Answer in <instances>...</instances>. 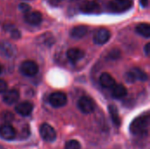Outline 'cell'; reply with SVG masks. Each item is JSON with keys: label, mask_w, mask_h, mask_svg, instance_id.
Listing matches in <instances>:
<instances>
[{"label": "cell", "mask_w": 150, "mask_h": 149, "mask_svg": "<svg viewBox=\"0 0 150 149\" xmlns=\"http://www.w3.org/2000/svg\"><path fill=\"white\" fill-rule=\"evenodd\" d=\"M149 114H144L136 118L130 125V132L134 135L146 136L149 131Z\"/></svg>", "instance_id": "1"}, {"label": "cell", "mask_w": 150, "mask_h": 149, "mask_svg": "<svg viewBox=\"0 0 150 149\" xmlns=\"http://www.w3.org/2000/svg\"><path fill=\"white\" fill-rule=\"evenodd\" d=\"M108 6L114 12H124L133 6V2L132 0H112Z\"/></svg>", "instance_id": "2"}, {"label": "cell", "mask_w": 150, "mask_h": 149, "mask_svg": "<svg viewBox=\"0 0 150 149\" xmlns=\"http://www.w3.org/2000/svg\"><path fill=\"white\" fill-rule=\"evenodd\" d=\"M19 70L25 76H33L38 73L39 67L35 61L28 60V61H25L24 62H22V64L20 65Z\"/></svg>", "instance_id": "3"}, {"label": "cell", "mask_w": 150, "mask_h": 149, "mask_svg": "<svg viewBox=\"0 0 150 149\" xmlns=\"http://www.w3.org/2000/svg\"><path fill=\"white\" fill-rule=\"evenodd\" d=\"M40 134L41 138L47 142H53L56 139L55 130L47 123H44L40 127Z\"/></svg>", "instance_id": "4"}, {"label": "cell", "mask_w": 150, "mask_h": 149, "mask_svg": "<svg viewBox=\"0 0 150 149\" xmlns=\"http://www.w3.org/2000/svg\"><path fill=\"white\" fill-rule=\"evenodd\" d=\"M49 104L54 108L62 107L67 104V97L63 92H54L49 96Z\"/></svg>", "instance_id": "5"}, {"label": "cell", "mask_w": 150, "mask_h": 149, "mask_svg": "<svg viewBox=\"0 0 150 149\" xmlns=\"http://www.w3.org/2000/svg\"><path fill=\"white\" fill-rule=\"evenodd\" d=\"M77 106H78V109L84 114H90L95 109L93 101L88 97H80V99L77 102Z\"/></svg>", "instance_id": "6"}, {"label": "cell", "mask_w": 150, "mask_h": 149, "mask_svg": "<svg viewBox=\"0 0 150 149\" xmlns=\"http://www.w3.org/2000/svg\"><path fill=\"white\" fill-rule=\"evenodd\" d=\"M111 37V32L109 30L105 28H99L98 30L96 31L94 37H93V41L97 45H103L106 43Z\"/></svg>", "instance_id": "7"}, {"label": "cell", "mask_w": 150, "mask_h": 149, "mask_svg": "<svg viewBox=\"0 0 150 149\" xmlns=\"http://www.w3.org/2000/svg\"><path fill=\"white\" fill-rule=\"evenodd\" d=\"M17 53L15 46L8 41H3L0 43V54L5 58H12Z\"/></svg>", "instance_id": "8"}, {"label": "cell", "mask_w": 150, "mask_h": 149, "mask_svg": "<svg viewBox=\"0 0 150 149\" xmlns=\"http://www.w3.org/2000/svg\"><path fill=\"white\" fill-rule=\"evenodd\" d=\"M0 137L6 141H11L16 137V131L10 124L0 126Z\"/></svg>", "instance_id": "9"}, {"label": "cell", "mask_w": 150, "mask_h": 149, "mask_svg": "<svg viewBox=\"0 0 150 149\" xmlns=\"http://www.w3.org/2000/svg\"><path fill=\"white\" fill-rule=\"evenodd\" d=\"M25 21L32 25H38L42 21V14L38 11H29L25 15Z\"/></svg>", "instance_id": "10"}, {"label": "cell", "mask_w": 150, "mask_h": 149, "mask_svg": "<svg viewBox=\"0 0 150 149\" xmlns=\"http://www.w3.org/2000/svg\"><path fill=\"white\" fill-rule=\"evenodd\" d=\"M33 104L28 101L22 102L15 107L16 112L19 114L20 116H24V117L30 115L33 112Z\"/></svg>", "instance_id": "11"}, {"label": "cell", "mask_w": 150, "mask_h": 149, "mask_svg": "<svg viewBox=\"0 0 150 149\" xmlns=\"http://www.w3.org/2000/svg\"><path fill=\"white\" fill-rule=\"evenodd\" d=\"M81 11L87 14H96L100 11V6L96 1H87L81 6Z\"/></svg>", "instance_id": "12"}, {"label": "cell", "mask_w": 150, "mask_h": 149, "mask_svg": "<svg viewBox=\"0 0 150 149\" xmlns=\"http://www.w3.org/2000/svg\"><path fill=\"white\" fill-rule=\"evenodd\" d=\"M67 57L69 61L73 64L76 63L78 61L84 57V52L79 48H69L67 51Z\"/></svg>", "instance_id": "13"}, {"label": "cell", "mask_w": 150, "mask_h": 149, "mask_svg": "<svg viewBox=\"0 0 150 149\" xmlns=\"http://www.w3.org/2000/svg\"><path fill=\"white\" fill-rule=\"evenodd\" d=\"M19 99V92L17 90L11 89L4 92L3 101L7 105H13Z\"/></svg>", "instance_id": "14"}, {"label": "cell", "mask_w": 150, "mask_h": 149, "mask_svg": "<svg viewBox=\"0 0 150 149\" xmlns=\"http://www.w3.org/2000/svg\"><path fill=\"white\" fill-rule=\"evenodd\" d=\"M88 32V27L86 25H76L70 31V36L74 39H81L84 37Z\"/></svg>", "instance_id": "15"}, {"label": "cell", "mask_w": 150, "mask_h": 149, "mask_svg": "<svg viewBox=\"0 0 150 149\" xmlns=\"http://www.w3.org/2000/svg\"><path fill=\"white\" fill-rule=\"evenodd\" d=\"M99 83L104 88H112L116 84L114 78L108 73H103L100 76Z\"/></svg>", "instance_id": "16"}, {"label": "cell", "mask_w": 150, "mask_h": 149, "mask_svg": "<svg viewBox=\"0 0 150 149\" xmlns=\"http://www.w3.org/2000/svg\"><path fill=\"white\" fill-rule=\"evenodd\" d=\"M127 94V88L122 84H115L112 88V96L114 98H122Z\"/></svg>", "instance_id": "17"}, {"label": "cell", "mask_w": 150, "mask_h": 149, "mask_svg": "<svg viewBox=\"0 0 150 149\" xmlns=\"http://www.w3.org/2000/svg\"><path fill=\"white\" fill-rule=\"evenodd\" d=\"M108 111H109V113H110V116L112 119V122L117 126H120V115H119V111L117 109V107L113 105H110L108 106Z\"/></svg>", "instance_id": "18"}, {"label": "cell", "mask_w": 150, "mask_h": 149, "mask_svg": "<svg viewBox=\"0 0 150 149\" xmlns=\"http://www.w3.org/2000/svg\"><path fill=\"white\" fill-rule=\"evenodd\" d=\"M135 31L138 34H140L145 38H149L150 37V25L148 23L139 24L136 26Z\"/></svg>", "instance_id": "19"}, {"label": "cell", "mask_w": 150, "mask_h": 149, "mask_svg": "<svg viewBox=\"0 0 150 149\" xmlns=\"http://www.w3.org/2000/svg\"><path fill=\"white\" fill-rule=\"evenodd\" d=\"M133 75L134 76L136 80H141V81H147L148 80V75L142 71V69L138 68H134L132 70H130Z\"/></svg>", "instance_id": "20"}, {"label": "cell", "mask_w": 150, "mask_h": 149, "mask_svg": "<svg viewBox=\"0 0 150 149\" xmlns=\"http://www.w3.org/2000/svg\"><path fill=\"white\" fill-rule=\"evenodd\" d=\"M65 149H81V145L77 141L70 140L65 144Z\"/></svg>", "instance_id": "21"}, {"label": "cell", "mask_w": 150, "mask_h": 149, "mask_svg": "<svg viewBox=\"0 0 150 149\" xmlns=\"http://www.w3.org/2000/svg\"><path fill=\"white\" fill-rule=\"evenodd\" d=\"M120 52L118 49H113L109 53V58L110 59L115 60V59L120 58Z\"/></svg>", "instance_id": "22"}, {"label": "cell", "mask_w": 150, "mask_h": 149, "mask_svg": "<svg viewBox=\"0 0 150 149\" xmlns=\"http://www.w3.org/2000/svg\"><path fill=\"white\" fill-rule=\"evenodd\" d=\"M9 32L11 33V36L13 39H19L20 38V32L18 29H16V28L9 29Z\"/></svg>", "instance_id": "23"}, {"label": "cell", "mask_w": 150, "mask_h": 149, "mask_svg": "<svg viewBox=\"0 0 150 149\" xmlns=\"http://www.w3.org/2000/svg\"><path fill=\"white\" fill-rule=\"evenodd\" d=\"M126 81L129 83H133L136 81L134 76L133 75V73L131 71H128L127 74H126Z\"/></svg>", "instance_id": "24"}, {"label": "cell", "mask_w": 150, "mask_h": 149, "mask_svg": "<svg viewBox=\"0 0 150 149\" xmlns=\"http://www.w3.org/2000/svg\"><path fill=\"white\" fill-rule=\"evenodd\" d=\"M19 9L21 10L22 12H24V13L26 14L27 12L30 11L31 7L29 6V4H25V3H21V4H19Z\"/></svg>", "instance_id": "25"}, {"label": "cell", "mask_w": 150, "mask_h": 149, "mask_svg": "<svg viewBox=\"0 0 150 149\" xmlns=\"http://www.w3.org/2000/svg\"><path fill=\"white\" fill-rule=\"evenodd\" d=\"M6 90H7V83H5V81L0 79V93L5 92Z\"/></svg>", "instance_id": "26"}, {"label": "cell", "mask_w": 150, "mask_h": 149, "mask_svg": "<svg viewBox=\"0 0 150 149\" xmlns=\"http://www.w3.org/2000/svg\"><path fill=\"white\" fill-rule=\"evenodd\" d=\"M144 51H145V54L147 56L149 55V52H150V44L149 43H147L145 47H144Z\"/></svg>", "instance_id": "27"}, {"label": "cell", "mask_w": 150, "mask_h": 149, "mask_svg": "<svg viewBox=\"0 0 150 149\" xmlns=\"http://www.w3.org/2000/svg\"><path fill=\"white\" fill-rule=\"evenodd\" d=\"M140 2H141V5L142 6V7H148V5H149V0H140Z\"/></svg>", "instance_id": "28"}, {"label": "cell", "mask_w": 150, "mask_h": 149, "mask_svg": "<svg viewBox=\"0 0 150 149\" xmlns=\"http://www.w3.org/2000/svg\"><path fill=\"white\" fill-rule=\"evenodd\" d=\"M62 1H63V0H50L51 4H59V3H61V2H62Z\"/></svg>", "instance_id": "29"}, {"label": "cell", "mask_w": 150, "mask_h": 149, "mask_svg": "<svg viewBox=\"0 0 150 149\" xmlns=\"http://www.w3.org/2000/svg\"><path fill=\"white\" fill-rule=\"evenodd\" d=\"M2 70H3V67H2V65L0 64V74L2 73Z\"/></svg>", "instance_id": "30"}, {"label": "cell", "mask_w": 150, "mask_h": 149, "mask_svg": "<svg viewBox=\"0 0 150 149\" xmlns=\"http://www.w3.org/2000/svg\"><path fill=\"white\" fill-rule=\"evenodd\" d=\"M0 149H5V148H4L3 146H1V145H0Z\"/></svg>", "instance_id": "31"}]
</instances>
